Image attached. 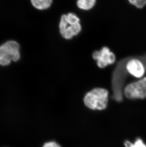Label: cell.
Segmentation results:
<instances>
[{
  "instance_id": "cell-2",
  "label": "cell",
  "mask_w": 146,
  "mask_h": 147,
  "mask_svg": "<svg viewBox=\"0 0 146 147\" xmlns=\"http://www.w3.org/2000/svg\"><path fill=\"white\" fill-rule=\"evenodd\" d=\"M21 57L20 46L14 40H9L0 45V65L7 66L17 61Z\"/></svg>"
},
{
  "instance_id": "cell-3",
  "label": "cell",
  "mask_w": 146,
  "mask_h": 147,
  "mask_svg": "<svg viewBox=\"0 0 146 147\" xmlns=\"http://www.w3.org/2000/svg\"><path fill=\"white\" fill-rule=\"evenodd\" d=\"M124 94L129 100L146 99V76L127 85L124 88Z\"/></svg>"
},
{
  "instance_id": "cell-6",
  "label": "cell",
  "mask_w": 146,
  "mask_h": 147,
  "mask_svg": "<svg viewBox=\"0 0 146 147\" xmlns=\"http://www.w3.org/2000/svg\"><path fill=\"white\" fill-rule=\"evenodd\" d=\"M92 58L97 61V65L101 68L113 64L116 60L115 54L107 47H104L99 51H94Z\"/></svg>"
},
{
  "instance_id": "cell-1",
  "label": "cell",
  "mask_w": 146,
  "mask_h": 147,
  "mask_svg": "<svg viewBox=\"0 0 146 147\" xmlns=\"http://www.w3.org/2000/svg\"><path fill=\"white\" fill-rule=\"evenodd\" d=\"M108 96L109 92L106 89L95 88L86 95L84 101L90 109L102 111L107 107Z\"/></svg>"
},
{
  "instance_id": "cell-12",
  "label": "cell",
  "mask_w": 146,
  "mask_h": 147,
  "mask_svg": "<svg viewBox=\"0 0 146 147\" xmlns=\"http://www.w3.org/2000/svg\"><path fill=\"white\" fill-rule=\"evenodd\" d=\"M43 147H61V146L56 142H49L44 144Z\"/></svg>"
},
{
  "instance_id": "cell-7",
  "label": "cell",
  "mask_w": 146,
  "mask_h": 147,
  "mask_svg": "<svg viewBox=\"0 0 146 147\" xmlns=\"http://www.w3.org/2000/svg\"><path fill=\"white\" fill-rule=\"evenodd\" d=\"M59 32L63 37L70 39L78 34L81 30V25L79 24H70L66 22L65 15L62 16L59 23Z\"/></svg>"
},
{
  "instance_id": "cell-4",
  "label": "cell",
  "mask_w": 146,
  "mask_h": 147,
  "mask_svg": "<svg viewBox=\"0 0 146 147\" xmlns=\"http://www.w3.org/2000/svg\"><path fill=\"white\" fill-rule=\"evenodd\" d=\"M126 61H121L118 64L115 71L113 73L112 79V85L113 90V98L118 102L123 100L121 86L125 76Z\"/></svg>"
},
{
  "instance_id": "cell-8",
  "label": "cell",
  "mask_w": 146,
  "mask_h": 147,
  "mask_svg": "<svg viewBox=\"0 0 146 147\" xmlns=\"http://www.w3.org/2000/svg\"><path fill=\"white\" fill-rule=\"evenodd\" d=\"M32 5L39 10H45L51 6L52 1L51 0H32Z\"/></svg>"
},
{
  "instance_id": "cell-5",
  "label": "cell",
  "mask_w": 146,
  "mask_h": 147,
  "mask_svg": "<svg viewBox=\"0 0 146 147\" xmlns=\"http://www.w3.org/2000/svg\"><path fill=\"white\" fill-rule=\"evenodd\" d=\"M126 72L136 79H140L145 76L146 69L143 62L137 58L128 60L125 63Z\"/></svg>"
},
{
  "instance_id": "cell-9",
  "label": "cell",
  "mask_w": 146,
  "mask_h": 147,
  "mask_svg": "<svg viewBox=\"0 0 146 147\" xmlns=\"http://www.w3.org/2000/svg\"><path fill=\"white\" fill-rule=\"evenodd\" d=\"M95 3V0H79L77 1V5L80 9L88 10L94 7Z\"/></svg>"
},
{
  "instance_id": "cell-11",
  "label": "cell",
  "mask_w": 146,
  "mask_h": 147,
  "mask_svg": "<svg viewBox=\"0 0 146 147\" xmlns=\"http://www.w3.org/2000/svg\"><path fill=\"white\" fill-rule=\"evenodd\" d=\"M128 2L138 10H142L146 6V0H129Z\"/></svg>"
},
{
  "instance_id": "cell-10",
  "label": "cell",
  "mask_w": 146,
  "mask_h": 147,
  "mask_svg": "<svg viewBox=\"0 0 146 147\" xmlns=\"http://www.w3.org/2000/svg\"><path fill=\"white\" fill-rule=\"evenodd\" d=\"M124 146L125 147H146V144L142 139L138 138L133 143L126 140L124 142Z\"/></svg>"
}]
</instances>
